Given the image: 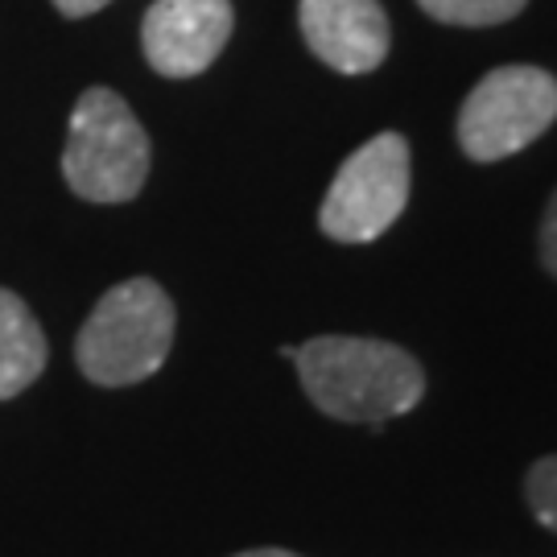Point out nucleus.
I'll return each instance as SVG.
<instances>
[{"instance_id": "obj_1", "label": "nucleus", "mask_w": 557, "mask_h": 557, "mask_svg": "<svg viewBox=\"0 0 557 557\" xmlns=\"http://www.w3.org/2000/svg\"><path fill=\"white\" fill-rule=\"evenodd\" d=\"M294 363L306 397L335 421L380 430L384 421L409 413L425 397L421 363L405 347L384 338H310L294 347Z\"/></svg>"}, {"instance_id": "obj_2", "label": "nucleus", "mask_w": 557, "mask_h": 557, "mask_svg": "<svg viewBox=\"0 0 557 557\" xmlns=\"http://www.w3.org/2000/svg\"><path fill=\"white\" fill-rule=\"evenodd\" d=\"M174 347V301L158 281L133 277L112 285L87 314L75 343L83 376L103 388L140 384Z\"/></svg>"}, {"instance_id": "obj_3", "label": "nucleus", "mask_w": 557, "mask_h": 557, "mask_svg": "<svg viewBox=\"0 0 557 557\" xmlns=\"http://www.w3.org/2000/svg\"><path fill=\"white\" fill-rule=\"evenodd\" d=\"M66 186L87 202H128L149 178V137L108 87L83 91L62 149Z\"/></svg>"}, {"instance_id": "obj_4", "label": "nucleus", "mask_w": 557, "mask_h": 557, "mask_svg": "<svg viewBox=\"0 0 557 557\" xmlns=\"http://www.w3.org/2000/svg\"><path fill=\"white\" fill-rule=\"evenodd\" d=\"M557 120V79L541 66H499L475 83L458 112V145L471 161L529 149Z\"/></svg>"}, {"instance_id": "obj_5", "label": "nucleus", "mask_w": 557, "mask_h": 557, "mask_svg": "<svg viewBox=\"0 0 557 557\" xmlns=\"http://www.w3.org/2000/svg\"><path fill=\"white\" fill-rule=\"evenodd\" d=\"M409 202V140L380 133L338 165L322 199L319 223L338 244H372L405 215Z\"/></svg>"}, {"instance_id": "obj_6", "label": "nucleus", "mask_w": 557, "mask_h": 557, "mask_svg": "<svg viewBox=\"0 0 557 557\" xmlns=\"http://www.w3.org/2000/svg\"><path fill=\"white\" fill-rule=\"evenodd\" d=\"M232 25V0H158L145 13L140 46L158 75L195 79L223 54Z\"/></svg>"}, {"instance_id": "obj_7", "label": "nucleus", "mask_w": 557, "mask_h": 557, "mask_svg": "<svg viewBox=\"0 0 557 557\" xmlns=\"http://www.w3.org/2000/svg\"><path fill=\"white\" fill-rule=\"evenodd\" d=\"M306 46L338 75H368L388 59V17L380 0H301Z\"/></svg>"}, {"instance_id": "obj_8", "label": "nucleus", "mask_w": 557, "mask_h": 557, "mask_svg": "<svg viewBox=\"0 0 557 557\" xmlns=\"http://www.w3.org/2000/svg\"><path fill=\"white\" fill-rule=\"evenodd\" d=\"M46 368V335L29 306L0 289V400L25 393Z\"/></svg>"}, {"instance_id": "obj_9", "label": "nucleus", "mask_w": 557, "mask_h": 557, "mask_svg": "<svg viewBox=\"0 0 557 557\" xmlns=\"http://www.w3.org/2000/svg\"><path fill=\"white\" fill-rule=\"evenodd\" d=\"M421 9L442 25H504L529 4V0H418Z\"/></svg>"}, {"instance_id": "obj_10", "label": "nucleus", "mask_w": 557, "mask_h": 557, "mask_svg": "<svg viewBox=\"0 0 557 557\" xmlns=\"http://www.w3.org/2000/svg\"><path fill=\"white\" fill-rule=\"evenodd\" d=\"M524 492H529L533 517H537L549 533H557V455L533 462V471L524 479Z\"/></svg>"}, {"instance_id": "obj_11", "label": "nucleus", "mask_w": 557, "mask_h": 557, "mask_svg": "<svg viewBox=\"0 0 557 557\" xmlns=\"http://www.w3.org/2000/svg\"><path fill=\"white\" fill-rule=\"evenodd\" d=\"M541 264L557 277V190L545 207V223H541Z\"/></svg>"}, {"instance_id": "obj_12", "label": "nucleus", "mask_w": 557, "mask_h": 557, "mask_svg": "<svg viewBox=\"0 0 557 557\" xmlns=\"http://www.w3.org/2000/svg\"><path fill=\"white\" fill-rule=\"evenodd\" d=\"M59 4L62 17H91V13H100L103 4H112V0H54Z\"/></svg>"}, {"instance_id": "obj_13", "label": "nucleus", "mask_w": 557, "mask_h": 557, "mask_svg": "<svg viewBox=\"0 0 557 557\" xmlns=\"http://www.w3.org/2000/svg\"><path fill=\"white\" fill-rule=\"evenodd\" d=\"M236 557H301V554H289V549H248V554H236Z\"/></svg>"}]
</instances>
